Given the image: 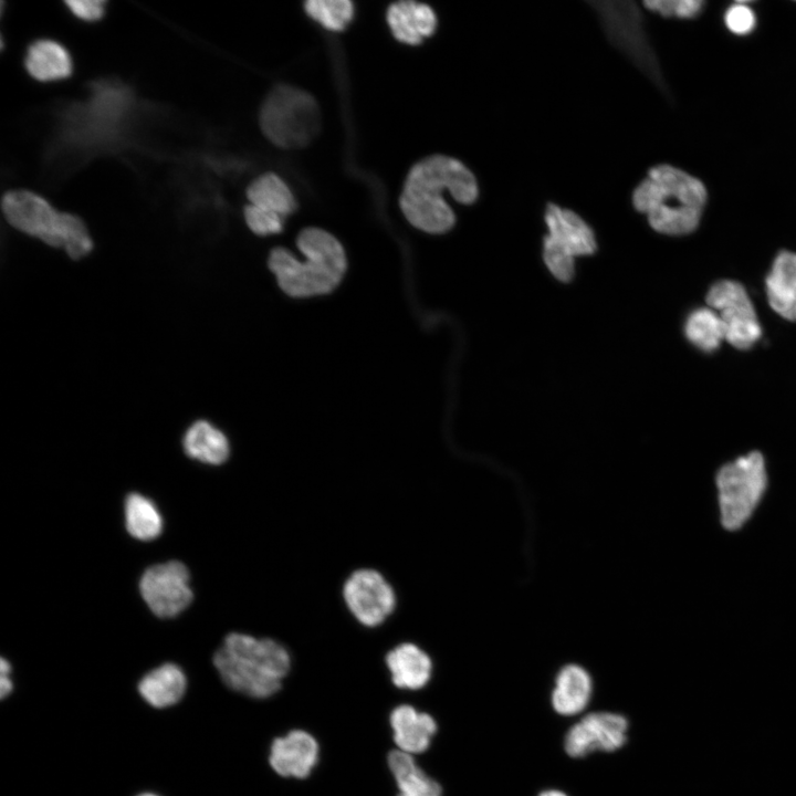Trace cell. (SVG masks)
Here are the masks:
<instances>
[{
    "mask_svg": "<svg viewBox=\"0 0 796 796\" xmlns=\"http://www.w3.org/2000/svg\"><path fill=\"white\" fill-rule=\"evenodd\" d=\"M448 191L455 201L470 205L479 196L473 172L460 160L432 155L418 161L409 171L400 196V208L416 228L433 234L449 231L455 216L443 198Z\"/></svg>",
    "mask_w": 796,
    "mask_h": 796,
    "instance_id": "cell-1",
    "label": "cell"
},
{
    "mask_svg": "<svg viewBox=\"0 0 796 796\" xmlns=\"http://www.w3.org/2000/svg\"><path fill=\"white\" fill-rule=\"evenodd\" d=\"M706 196L701 180L680 168L661 164L648 170L631 199L635 209L647 216L654 231L684 235L698 228Z\"/></svg>",
    "mask_w": 796,
    "mask_h": 796,
    "instance_id": "cell-2",
    "label": "cell"
},
{
    "mask_svg": "<svg viewBox=\"0 0 796 796\" xmlns=\"http://www.w3.org/2000/svg\"><path fill=\"white\" fill-rule=\"evenodd\" d=\"M213 664L231 690L255 699L276 693L291 668L289 651L271 638L228 635L213 656Z\"/></svg>",
    "mask_w": 796,
    "mask_h": 796,
    "instance_id": "cell-3",
    "label": "cell"
},
{
    "mask_svg": "<svg viewBox=\"0 0 796 796\" xmlns=\"http://www.w3.org/2000/svg\"><path fill=\"white\" fill-rule=\"evenodd\" d=\"M305 256L300 261L285 248H275L269 268L280 287L293 297H307L332 292L346 270V256L339 241L325 230L306 228L296 239Z\"/></svg>",
    "mask_w": 796,
    "mask_h": 796,
    "instance_id": "cell-4",
    "label": "cell"
},
{
    "mask_svg": "<svg viewBox=\"0 0 796 796\" xmlns=\"http://www.w3.org/2000/svg\"><path fill=\"white\" fill-rule=\"evenodd\" d=\"M2 211L15 229L63 249L73 260L86 256L93 241L85 223L67 212H59L44 198L28 190H11L2 198Z\"/></svg>",
    "mask_w": 796,
    "mask_h": 796,
    "instance_id": "cell-5",
    "label": "cell"
},
{
    "mask_svg": "<svg viewBox=\"0 0 796 796\" xmlns=\"http://www.w3.org/2000/svg\"><path fill=\"white\" fill-rule=\"evenodd\" d=\"M260 125L274 145L285 149L301 148L308 145L320 132V109L307 92L279 84L262 105Z\"/></svg>",
    "mask_w": 796,
    "mask_h": 796,
    "instance_id": "cell-6",
    "label": "cell"
},
{
    "mask_svg": "<svg viewBox=\"0 0 796 796\" xmlns=\"http://www.w3.org/2000/svg\"><path fill=\"white\" fill-rule=\"evenodd\" d=\"M720 523L726 531L740 530L761 503L768 484L765 459L751 451L724 463L715 474Z\"/></svg>",
    "mask_w": 796,
    "mask_h": 796,
    "instance_id": "cell-7",
    "label": "cell"
},
{
    "mask_svg": "<svg viewBox=\"0 0 796 796\" xmlns=\"http://www.w3.org/2000/svg\"><path fill=\"white\" fill-rule=\"evenodd\" d=\"M544 221V262L557 280L568 282L575 272V258L596 251L594 231L579 214L553 202L545 207Z\"/></svg>",
    "mask_w": 796,
    "mask_h": 796,
    "instance_id": "cell-8",
    "label": "cell"
},
{
    "mask_svg": "<svg viewBox=\"0 0 796 796\" xmlns=\"http://www.w3.org/2000/svg\"><path fill=\"white\" fill-rule=\"evenodd\" d=\"M609 42L651 77L658 74L657 63L647 41L642 17L635 2L628 0L590 1Z\"/></svg>",
    "mask_w": 796,
    "mask_h": 796,
    "instance_id": "cell-9",
    "label": "cell"
},
{
    "mask_svg": "<svg viewBox=\"0 0 796 796\" xmlns=\"http://www.w3.org/2000/svg\"><path fill=\"white\" fill-rule=\"evenodd\" d=\"M706 304L723 322L725 339L735 348H752L762 336L753 303L745 287L733 280L713 283L706 294Z\"/></svg>",
    "mask_w": 796,
    "mask_h": 796,
    "instance_id": "cell-10",
    "label": "cell"
},
{
    "mask_svg": "<svg viewBox=\"0 0 796 796\" xmlns=\"http://www.w3.org/2000/svg\"><path fill=\"white\" fill-rule=\"evenodd\" d=\"M343 598L353 617L363 626L381 625L395 610L396 595L391 585L377 570L359 568L343 585Z\"/></svg>",
    "mask_w": 796,
    "mask_h": 796,
    "instance_id": "cell-11",
    "label": "cell"
},
{
    "mask_svg": "<svg viewBox=\"0 0 796 796\" xmlns=\"http://www.w3.org/2000/svg\"><path fill=\"white\" fill-rule=\"evenodd\" d=\"M139 586L144 600L158 617H175L192 600L188 569L178 561L149 567Z\"/></svg>",
    "mask_w": 796,
    "mask_h": 796,
    "instance_id": "cell-12",
    "label": "cell"
},
{
    "mask_svg": "<svg viewBox=\"0 0 796 796\" xmlns=\"http://www.w3.org/2000/svg\"><path fill=\"white\" fill-rule=\"evenodd\" d=\"M627 720L610 712H596L574 724L565 737V750L573 757L595 751L614 752L627 741Z\"/></svg>",
    "mask_w": 796,
    "mask_h": 796,
    "instance_id": "cell-13",
    "label": "cell"
},
{
    "mask_svg": "<svg viewBox=\"0 0 796 796\" xmlns=\"http://www.w3.org/2000/svg\"><path fill=\"white\" fill-rule=\"evenodd\" d=\"M318 760V743L310 733L293 730L271 744L269 762L283 777H307Z\"/></svg>",
    "mask_w": 796,
    "mask_h": 796,
    "instance_id": "cell-14",
    "label": "cell"
},
{
    "mask_svg": "<svg viewBox=\"0 0 796 796\" xmlns=\"http://www.w3.org/2000/svg\"><path fill=\"white\" fill-rule=\"evenodd\" d=\"M387 22L398 41L416 45L433 34L437 28V15L428 4L416 1H398L388 8Z\"/></svg>",
    "mask_w": 796,
    "mask_h": 796,
    "instance_id": "cell-15",
    "label": "cell"
},
{
    "mask_svg": "<svg viewBox=\"0 0 796 796\" xmlns=\"http://www.w3.org/2000/svg\"><path fill=\"white\" fill-rule=\"evenodd\" d=\"M771 307L783 318L796 322V253L783 250L765 279Z\"/></svg>",
    "mask_w": 796,
    "mask_h": 796,
    "instance_id": "cell-16",
    "label": "cell"
},
{
    "mask_svg": "<svg viewBox=\"0 0 796 796\" xmlns=\"http://www.w3.org/2000/svg\"><path fill=\"white\" fill-rule=\"evenodd\" d=\"M389 720L396 745L408 754L425 752L437 731V723L431 715L407 704L395 708Z\"/></svg>",
    "mask_w": 796,
    "mask_h": 796,
    "instance_id": "cell-17",
    "label": "cell"
},
{
    "mask_svg": "<svg viewBox=\"0 0 796 796\" xmlns=\"http://www.w3.org/2000/svg\"><path fill=\"white\" fill-rule=\"evenodd\" d=\"M385 661L391 681L397 688L418 690L423 688L431 678L432 661L415 643L398 645L386 654Z\"/></svg>",
    "mask_w": 796,
    "mask_h": 796,
    "instance_id": "cell-18",
    "label": "cell"
},
{
    "mask_svg": "<svg viewBox=\"0 0 796 796\" xmlns=\"http://www.w3.org/2000/svg\"><path fill=\"white\" fill-rule=\"evenodd\" d=\"M186 687L187 680L182 670L177 664L165 663L145 674L137 689L148 704L163 709L179 702Z\"/></svg>",
    "mask_w": 796,
    "mask_h": 796,
    "instance_id": "cell-19",
    "label": "cell"
},
{
    "mask_svg": "<svg viewBox=\"0 0 796 796\" xmlns=\"http://www.w3.org/2000/svg\"><path fill=\"white\" fill-rule=\"evenodd\" d=\"M593 691L590 675L577 664L565 666L557 674L552 704L562 715H574L588 704Z\"/></svg>",
    "mask_w": 796,
    "mask_h": 796,
    "instance_id": "cell-20",
    "label": "cell"
},
{
    "mask_svg": "<svg viewBox=\"0 0 796 796\" xmlns=\"http://www.w3.org/2000/svg\"><path fill=\"white\" fill-rule=\"evenodd\" d=\"M182 446L187 455L207 464H222L230 454L226 434L206 420H198L187 429Z\"/></svg>",
    "mask_w": 796,
    "mask_h": 796,
    "instance_id": "cell-21",
    "label": "cell"
},
{
    "mask_svg": "<svg viewBox=\"0 0 796 796\" xmlns=\"http://www.w3.org/2000/svg\"><path fill=\"white\" fill-rule=\"evenodd\" d=\"M25 67L35 80L56 81L71 75L72 61L69 52L60 43L52 40H39L28 49Z\"/></svg>",
    "mask_w": 796,
    "mask_h": 796,
    "instance_id": "cell-22",
    "label": "cell"
},
{
    "mask_svg": "<svg viewBox=\"0 0 796 796\" xmlns=\"http://www.w3.org/2000/svg\"><path fill=\"white\" fill-rule=\"evenodd\" d=\"M388 766L399 789L397 796H441V786L417 765L411 754L390 752Z\"/></svg>",
    "mask_w": 796,
    "mask_h": 796,
    "instance_id": "cell-23",
    "label": "cell"
},
{
    "mask_svg": "<svg viewBox=\"0 0 796 796\" xmlns=\"http://www.w3.org/2000/svg\"><path fill=\"white\" fill-rule=\"evenodd\" d=\"M251 205L284 217L296 208V201L286 184L275 174L261 175L247 190Z\"/></svg>",
    "mask_w": 796,
    "mask_h": 796,
    "instance_id": "cell-24",
    "label": "cell"
},
{
    "mask_svg": "<svg viewBox=\"0 0 796 796\" xmlns=\"http://www.w3.org/2000/svg\"><path fill=\"white\" fill-rule=\"evenodd\" d=\"M687 339L703 353L715 352L725 339V331L719 314L711 307L692 310L684 322Z\"/></svg>",
    "mask_w": 796,
    "mask_h": 796,
    "instance_id": "cell-25",
    "label": "cell"
},
{
    "mask_svg": "<svg viewBox=\"0 0 796 796\" xmlns=\"http://www.w3.org/2000/svg\"><path fill=\"white\" fill-rule=\"evenodd\" d=\"M126 527L138 540L157 537L161 531V516L155 504L140 494H129L125 503Z\"/></svg>",
    "mask_w": 796,
    "mask_h": 796,
    "instance_id": "cell-26",
    "label": "cell"
},
{
    "mask_svg": "<svg viewBox=\"0 0 796 796\" xmlns=\"http://www.w3.org/2000/svg\"><path fill=\"white\" fill-rule=\"evenodd\" d=\"M305 11L324 28L342 31L353 19L354 6L348 0H308Z\"/></svg>",
    "mask_w": 796,
    "mask_h": 796,
    "instance_id": "cell-27",
    "label": "cell"
},
{
    "mask_svg": "<svg viewBox=\"0 0 796 796\" xmlns=\"http://www.w3.org/2000/svg\"><path fill=\"white\" fill-rule=\"evenodd\" d=\"M244 219L248 227L259 235L279 233L283 229V217L251 203L244 208Z\"/></svg>",
    "mask_w": 796,
    "mask_h": 796,
    "instance_id": "cell-28",
    "label": "cell"
},
{
    "mask_svg": "<svg viewBox=\"0 0 796 796\" xmlns=\"http://www.w3.org/2000/svg\"><path fill=\"white\" fill-rule=\"evenodd\" d=\"M645 7L662 17L693 18L699 14L703 2L700 0H650Z\"/></svg>",
    "mask_w": 796,
    "mask_h": 796,
    "instance_id": "cell-29",
    "label": "cell"
},
{
    "mask_svg": "<svg viewBox=\"0 0 796 796\" xmlns=\"http://www.w3.org/2000/svg\"><path fill=\"white\" fill-rule=\"evenodd\" d=\"M726 27L736 34L748 33L755 23L753 11L743 3L732 6L725 14Z\"/></svg>",
    "mask_w": 796,
    "mask_h": 796,
    "instance_id": "cell-30",
    "label": "cell"
},
{
    "mask_svg": "<svg viewBox=\"0 0 796 796\" xmlns=\"http://www.w3.org/2000/svg\"><path fill=\"white\" fill-rule=\"evenodd\" d=\"M66 6L74 15L85 21H95L104 14L105 1L102 0H67Z\"/></svg>",
    "mask_w": 796,
    "mask_h": 796,
    "instance_id": "cell-31",
    "label": "cell"
},
{
    "mask_svg": "<svg viewBox=\"0 0 796 796\" xmlns=\"http://www.w3.org/2000/svg\"><path fill=\"white\" fill-rule=\"evenodd\" d=\"M10 663L4 658H2L0 662V695L2 699L9 695L13 689V684L10 679Z\"/></svg>",
    "mask_w": 796,
    "mask_h": 796,
    "instance_id": "cell-32",
    "label": "cell"
},
{
    "mask_svg": "<svg viewBox=\"0 0 796 796\" xmlns=\"http://www.w3.org/2000/svg\"><path fill=\"white\" fill-rule=\"evenodd\" d=\"M540 796H567V795L564 794L563 792L551 789V790H545V792L541 793Z\"/></svg>",
    "mask_w": 796,
    "mask_h": 796,
    "instance_id": "cell-33",
    "label": "cell"
},
{
    "mask_svg": "<svg viewBox=\"0 0 796 796\" xmlns=\"http://www.w3.org/2000/svg\"><path fill=\"white\" fill-rule=\"evenodd\" d=\"M137 796H158V795L153 794V793H143V794H139V795H137Z\"/></svg>",
    "mask_w": 796,
    "mask_h": 796,
    "instance_id": "cell-34",
    "label": "cell"
}]
</instances>
